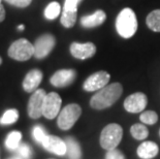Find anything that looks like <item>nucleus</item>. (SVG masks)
<instances>
[{"label":"nucleus","instance_id":"f257e3e1","mask_svg":"<svg viewBox=\"0 0 160 159\" xmlns=\"http://www.w3.org/2000/svg\"><path fill=\"white\" fill-rule=\"evenodd\" d=\"M122 92H123V87L120 83L107 85L92 96L90 106L92 109L95 110H104L110 107L121 97Z\"/></svg>","mask_w":160,"mask_h":159},{"label":"nucleus","instance_id":"f03ea898","mask_svg":"<svg viewBox=\"0 0 160 159\" xmlns=\"http://www.w3.org/2000/svg\"><path fill=\"white\" fill-rule=\"evenodd\" d=\"M116 29L123 38H130L138 30V19L131 8L125 7L119 12L116 19Z\"/></svg>","mask_w":160,"mask_h":159},{"label":"nucleus","instance_id":"7ed1b4c3","mask_svg":"<svg viewBox=\"0 0 160 159\" xmlns=\"http://www.w3.org/2000/svg\"><path fill=\"white\" fill-rule=\"evenodd\" d=\"M123 137V129L119 124L107 125L100 134V146L105 150H114L118 147Z\"/></svg>","mask_w":160,"mask_h":159},{"label":"nucleus","instance_id":"20e7f679","mask_svg":"<svg viewBox=\"0 0 160 159\" xmlns=\"http://www.w3.org/2000/svg\"><path fill=\"white\" fill-rule=\"evenodd\" d=\"M8 56L17 61H27L34 56V45L25 38H20L9 47Z\"/></svg>","mask_w":160,"mask_h":159},{"label":"nucleus","instance_id":"39448f33","mask_svg":"<svg viewBox=\"0 0 160 159\" xmlns=\"http://www.w3.org/2000/svg\"><path fill=\"white\" fill-rule=\"evenodd\" d=\"M82 114V109L79 104L70 103L62 109L58 115L57 124L60 129L68 130L73 126L74 123L79 120Z\"/></svg>","mask_w":160,"mask_h":159},{"label":"nucleus","instance_id":"423d86ee","mask_svg":"<svg viewBox=\"0 0 160 159\" xmlns=\"http://www.w3.org/2000/svg\"><path fill=\"white\" fill-rule=\"evenodd\" d=\"M47 93L43 89H37L29 98L28 102V115L32 119H38L42 116L43 104H45Z\"/></svg>","mask_w":160,"mask_h":159},{"label":"nucleus","instance_id":"0eeeda50","mask_svg":"<svg viewBox=\"0 0 160 159\" xmlns=\"http://www.w3.org/2000/svg\"><path fill=\"white\" fill-rule=\"evenodd\" d=\"M56 45L55 36L46 33V34L40 35L35 40L34 43V57L37 59H43L52 52L54 47Z\"/></svg>","mask_w":160,"mask_h":159},{"label":"nucleus","instance_id":"6e6552de","mask_svg":"<svg viewBox=\"0 0 160 159\" xmlns=\"http://www.w3.org/2000/svg\"><path fill=\"white\" fill-rule=\"evenodd\" d=\"M110 79H111L110 73L104 72V70H100V72L91 74L84 82L83 88L87 92L98 91L108 85V83L110 82Z\"/></svg>","mask_w":160,"mask_h":159},{"label":"nucleus","instance_id":"1a4fd4ad","mask_svg":"<svg viewBox=\"0 0 160 159\" xmlns=\"http://www.w3.org/2000/svg\"><path fill=\"white\" fill-rule=\"evenodd\" d=\"M62 99L59 96V94L56 92H50L47 94L45 104H43V113L42 116H45L47 119H54L60 113Z\"/></svg>","mask_w":160,"mask_h":159},{"label":"nucleus","instance_id":"9d476101","mask_svg":"<svg viewBox=\"0 0 160 159\" xmlns=\"http://www.w3.org/2000/svg\"><path fill=\"white\" fill-rule=\"evenodd\" d=\"M148 98L146 94L142 92L133 93L129 95L124 101V107L125 110L132 114L141 113L144 111V109L147 107Z\"/></svg>","mask_w":160,"mask_h":159},{"label":"nucleus","instance_id":"9b49d317","mask_svg":"<svg viewBox=\"0 0 160 159\" xmlns=\"http://www.w3.org/2000/svg\"><path fill=\"white\" fill-rule=\"evenodd\" d=\"M70 54L74 58L86 60L93 57L96 53V46L93 42H85L80 43L74 42L70 45Z\"/></svg>","mask_w":160,"mask_h":159},{"label":"nucleus","instance_id":"f8f14e48","mask_svg":"<svg viewBox=\"0 0 160 159\" xmlns=\"http://www.w3.org/2000/svg\"><path fill=\"white\" fill-rule=\"evenodd\" d=\"M77 77L74 69H60L51 77L50 82L56 88H64L71 85Z\"/></svg>","mask_w":160,"mask_h":159},{"label":"nucleus","instance_id":"ddd939ff","mask_svg":"<svg viewBox=\"0 0 160 159\" xmlns=\"http://www.w3.org/2000/svg\"><path fill=\"white\" fill-rule=\"evenodd\" d=\"M42 146L47 151L54 153L56 155H65L67 148L66 143L63 140H61L60 137H55V135H47L45 141L42 142Z\"/></svg>","mask_w":160,"mask_h":159},{"label":"nucleus","instance_id":"4468645a","mask_svg":"<svg viewBox=\"0 0 160 159\" xmlns=\"http://www.w3.org/2000/svg\"><path fill=\"white\" fill-rule=\"evenodd\" d=\"M42 80V72L39 69L30 70L25 76V79L23 81V89L26 92H34L37 90L39 84Z\"/></svg>","mask_w":160,"mask_h":159},{"label":"nucleus","instance_id":"2eb2a0df","mask_svg":"<svg viewBox=\"0 0 160 159\" xmlns=\"http://www.w3.org/2000/svg\"><path fill=\"white\" fill-rule=\"evenodd\" d=\"M105 19H107V15L101 9H97L91 15L84 16L81 18V25L84 28H94V27H98L102 25Z\"/></svg>","mask_w":160,"mask_h":159},{"label":"nucleus","instance_id":"dca6fc26","mask_svg":"<svg viewBox=\"0 0 160 159\" xmlns=\"http://www.w3.org/2000/svg\"><path fill=\"white\" fill-rule=\"evenodd\" d=\"M159 148L154 142H144L138 148V156L142 159H152L158 154Z\"/></svg>","mask_w":160,"mask_h":159},{"label":"nucleus","instance_id":"f3484780","mask_svg":"<svg viewBox=\"0 0 160 159\" xmlns=\"http://www.w3.org/2000/svg\"><path fill=\"white\" fill-rule=\"evenodd\" d=\"M66 143V154L69 159H81L82 157V151L80 144L74 140L73 137H67L65 140Z\"/></svg>","mask_w":160,"mask_h":159},{"label":"nucleus","instance_id":"a211bd4d","mask_svg":"<svg viewBox=\"0 0 160 159\" xmlns=\"http://www.w3.org/2000/svg\"><path fill=\"white\" fill-rule=\"evenodd\" d=\"M146 23L152 31L160 32V9H155L147 16Z\"/></svg>","mask_w":160,"mask_h":159},{"label":"nucleus","instance_id":"6ab92c4d","mask_svg":"<svg viewBox=\"0 0 160 159\" xmlns=\"http://www.w3.org/2000/svg\"><path fill=\"white\" fill-rule=\"evenodd\" d=\"M22 133L20 131H12L5 140V146L9 150H16L21 144Z\"/></svg>","mask_w":160,"mask_h":159},{"label":"nucleus","instance_id":"aec40b11","mask_svg":"<svg viewBox=\"0 0 160 159\" xmlns=\"http://www.w3.org/2000/svg\"><path fill=\"white\" fill-rule=\"evenodd\" d=\"M130 133L135 140L144 141L149 135V131L148 128L144 124H134L130 128Z\"/></svg>","mask_w":160,"mask_h":159},{"label":"nucleus","instance_id":"412c9836","mask_svg":"<svg viewBox=\"0 0 160 159\" xmlns=\"http://www.w3.org/2000/svg\"><path fill=\"white\" fill-rule=\"evenodd\" d=\"M77 15L78 12H69L62 11L61 19H60L61 24L65 27V28H72L77 22Z\"/></svg>","mask_w":160,"mask_h":159},{"label":"nucleus","instance_id":"4be33fe9","mask_svg":"<svg viewBox=\"0 0 160 159\" xmlns=\"http://www.w3.org/2000/svg\"><path fill=\"white\" fill-rule=\"evenodd\" d=\"M61 12V6L58 2H51L45 9V17L48 20H55Z\"/></svg>","mask_w":160,"mask_h":159},{"label":"nucleus","instance_id":"5701e85b","mask_svg":"<svg viewBox=\"0 0 160 159\" xmlns=\"http://www.w3.org/2000/svg\"><path fill=\"white\" fill-rule=\"evenodd\" d=\"M19 119V112L16 109L8 110L4 114L2 115V117L0 118V124L2 125H8L17 122V120Z\"/></svg>","mask_w":160,"mask_h":159},{"label":"nucleus","instance_id":"b1692460","mask_svg":"<svg viewBox=\"0 0 160 159\" xmlns=\"http://www.w3.org/2000/svg\"><path fill=\"white\" fill-rule=\"evenodd\" d=\"M139 119L144 124H149V125H153L155 124L158 121V115L155 113L154 111H147L144 112Z\"/></svg>","mask_w":160,"mask_h":159},{"label":"nucleus","instance_id":"393cba45","mask_svg":"<svg viewBox=\"0 0 160 159\" xmlns=\"http://www.w3.org/2000/svg\"><path fill=\"white\" fill-rule=\"evenodd\" d=\"M32 135H33V138L39 144H42V142L45 141V138L47 137V132L45 130V128L40 125H36V126L33 128L32 130Z\"/></svg>","mask_w":160,"mask_h":159},{"label":"nucleus","instance_id":"a878e982","mask_svg":"<svg viewBox=\"0 0 160 159\" xmlns=\"http://www.w3.org/2000/svg\"><path fill=\"white\" fill-rule=\"evenodd\" d=\"M81 2L82 0H65L63 5V11L69 12H78V7H79V4Z\"/></svg>","mask_w":160,"mask_h":159},{"label":"nucleus","instance_id":"bb28decb","mask_svg":"<svg viewBox=\"0 0 160 159\" xmlns=\"http://www.w3.org/2000/svg\"><path fill=\"white\" fill-rule=\"evenodd\" d=\"M18 153L20 157H22L23 159H30V157H31V148L27 144H20L18 148Z\"/></svg>","mask_w":160,"mask_h":159},{"label":"nucleus","instance_id":"cd10ccee","mask_svg":"<svg viewBox=\"0 0 160 159\" xmlns=\"http://www.w3.org/2000/svg\"><path fill=\"white\" fill-rule=\"evenodd\" d=\"M11 4L12 6H16V7H20V8H24V7H27L31 4L32 0H4Z\"/></svg>","mask_w":160,"mask_h":159},{"label":"nucleus","instance_id":"c85d7f7f","mask_svg":"<svg viewBox=\"0 0 160 159\" xmlns=\"http://www.w3.org/2000/svg\"><path fill=\"white\" fill-rule=\"evenodd\" d=\"M105 159H125V157L121 151L114 149V150L108 151L107 155H105Z\"/></svg>","mask_w":160,"mask_h":159},{"label":"nucleus","instance_id":"c756f323","mask_svg":"<svg viewBox=\"0 0 160 159\" xmlns=\"http://www.w3.org/2000/svg\"><path fill=\"white\" fill-rule=\"evenodd\" d=\"M5 19V9L2 4V0H0V23L4 21Z\"/></svg>","mask_w":160,"mask_h":159},{"label":"nucleus","instance_id":"7c9ffc66","mask_svg":"<svg viewBox=\"0 0 160 159\" xmlns=\"http://www.w3.org/2000/svg\"><path fill=\"white\" fill-rule=\"evenodd\" d=\"M24 28H25V27H24V25H23V24L19 25V27H18V29H19V30H21V31H23Z\"/></svg>","mask_w":160,"mask_h":159},{"label":"nucleus","instance_id":"2f4dec72","mask_svg":"<svg viewBox=\"0 0 160 159\" xmlns=\"http://www.w3.org/2000/svg\"><path fill=\"white\" fill-rule=\"evenodd\" d=\"M9 159H23V158L20 157V156H15V157H12V158H9Z\"/></svg>","mask_w":160,"mask_h":159},{"label":"nucleus","instance_id":"473e14b6","mask_svg":"<svg viewBox=\"0 0 160 159\" xmlns=\"http://www.w3.org/2000/svg\"><path fill=\"white\" fill-rule=\"evenodd\" d=\"M1 64H2V58L0 57V65H1Z\"/></svg>","mask_w":160,"mask_h":159},{"label":"nucleus","instance_id":"72a5a7b5","mask_svg":"<svg viewBox=\"0 0 160 159\" xmlns=\"http://www.w3.org/2000/svg\"><path fill=\"white\" fill-rule=\"evenodd\" d=\"M159 135H160V130H159Z\"/></svg>","mask_w":160,"mask_h":159}]
</instances>
